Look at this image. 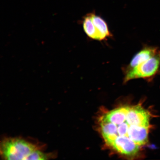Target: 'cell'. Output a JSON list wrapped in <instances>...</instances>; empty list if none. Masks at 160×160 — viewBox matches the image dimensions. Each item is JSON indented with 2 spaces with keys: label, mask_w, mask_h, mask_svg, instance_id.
<instances>
[{
  "label": "cell",
  "mask_w": 160,
  "mask_h": 160,
  "mask_svg": "<svg viewBox=\"0 0 160 160\" xmlns=\"http://www.w3.org/2000/svg\"><path fill=\"white\" fill-rule=\"evenodd\" d=\"M158 51L157 47H145L134 56L129 64L125 68V72L133 68L154 55Z\"/></svg>",
  "instance_id": "277c9868"
},
{
  "label": "cell",
  "mask_w": 160,
  "mask_h": 160,
  "mask_svg": "<svg viewBox=\"0 0 160 160\" xmlns=\"http://www.w3.org/2000/svg\"><path fill=\"white\" fill-rule=\"evenodd\" d=\"M160 67V51L151 58L137 67L125 72L124 82L138 78H148L158 72Z\"/></svg>",
  "instance_id": "3957f363"
},
{
  "label": "cell",
  "mask_w": 160,
  "mask_h": 160,
  "mask_svg": "<svg viewBox=\"0 0 160 160\" xmlns=\"http://www.w3.org/2000/svg\"><path fill=\"white\" fill-rule=\"evenodd\" d=\"M92 21L95 25L96 28L102 38L103 39H107L111 37L112 35L109 31L107 23L102 18L95 14L91 13Z\"/></svg>",
  "instance_id": "8992f818"
},
{
  "label": "cell",
  "mask_w": 160,
  "mask_h": 160,
  "mask_svg": "<svg viewBox=\"0 0 160 160\" xmlns=\"http://www.w3.org/2000/svg\"><path fill=\"white\" fill-rule=\"evenodd\" d=\"M37 150L35 145L18 138L4 139L0 147L1 157L7 160H30Z\"/></svg>",
  "instance_id": "7a4b0ae2"
},
{
  "label": "cell",
  "mask_w": 160,
  "mask_h": 160,
  "mask_svg": "<svg viewBox=\"0 0 160 160\" xmlns=\"http://www.w3.org/2000/svg\"><path fill=\"white\" fill-rule=\"evenodd\" d=\"M150 119L149 111L141 106H122L102 114L98 128L109 148L134 157L148 142Z\"/></svg>",
  "instance_id": "6da1fadb"
},
{
  "label": "cell",
  "mask_w": 160,
  "mask_h": 160,
  "mask_svg": "<svg viewBox=\"0 0 160 160\" xmlns=\"http://www.w3.org/2000/svg\"><path fill=\"white\" fill-rule=\"evenodd\" d=\"M83 27L86 34L90 38L98 41L103 40L102 38L96 28L95 26L92 21L91 14L89 13L86 15L84 18Z\"/></svg>",
  "instance_id": "5b68a950"
}]
</instances>
